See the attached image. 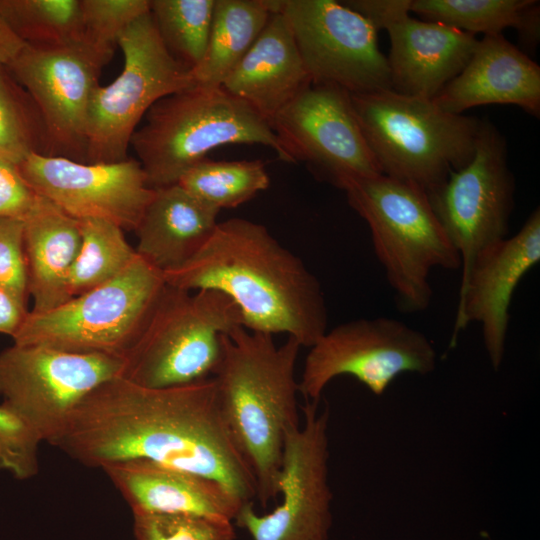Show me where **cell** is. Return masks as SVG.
Wrapping results in <instances>:
<instances>
[{"label":"cell","instance_id":"obj_16","mask_svg":"<svg viewBox=\"0 0 540 540\" xmlns=\"http://www.w3.org/2000/svg\"><path fill=\"white\" fill-rule=\"evenodd\" d=\"M292 163L303 162L339 189L382 174L358 123L350 93L310 84L269 124Z\"/></svg>","mask_w":540,"mask_h":540},{"label":"cell","instance_id":"obj_25","mask_svg":"<svg viewBox=\"0 0 540 540\" xmlns=\"http://www.w3.org/2000/svg\"><path fill=\"white\" fill-rule=\"evenodd\" d=\"M270 15L265 0H215L206 51L192 69L195 84L220 87L257 39Z\"/></svg>","mask_w":540,"mask_h":540},{"label":"cell","instance_id":"obj_31","mask_svg":"<svg viewBox=\"0 0 540 540\" xmlns=\"http://www.w3.org/2000/svg\"><path fill=\"white\" fill-rule=\"evenodd\" d=\"M0 17L26 44L82 39L80 0H0Z\"/></svg>","mask_w":540,"mask_h":540},{"label":"cell","instance_id":"obj_29","mask_svg":"<svg viewBox=\"0 0 540 540\" xmlns=\"http://www.w3.org/2000/svg\"><path fill=\"white\" fill-rule=\"evenodd\" d=\"M46 130L28 91L0 64V158L15 164L31 154L46 155Z\"/></svg>","mask_w":540,"mask_h":540},{"label":"cell","instance_id":"obj_32","mask_svg":"<svg viewBox=\"0 0 540 540\" xmlns=\"http://www.w3.org/2000/svg\"><path fill=\"white\" fill-rule=\"evenodd\" d=\"M149 10L150 0H80L82 40L114 52L121 35Z\"/></svg>","mask_w":540,"mask_h":540},{"label":"cell","instance_id":"obj_24","mask_svg":"<svg viewBox=\"0 0 540 540\" xmlns=\"http://www.w3.org/2000/svg\"><path fill=\"white\" fill-rule=\"evenodd\" d=\"M23 221L30 311L43 313L72 299L68 277L81 244L79 220L37 194Z\"/></svg>","mask_w":540,"mask_h":540},{"label":"cell","instance_id":"obj_15","mask_svg":"<svg viewBox=\"0 0 540 540\" xmlns=\"http://www.w3.org/2000/svg\"><path fill=\"white\" fill-rule=\"evenodd\" d=\"M280 13L311 84L338 86L350 94L391 89L378 31L365 17L333 0H283Z\"/></svg>","mask_w":540,"mask_h":540},{"label":"cell","instance_id":"obj_34","mask_svg":"<svg viewBox=\"0 0 540 540\" xmlns=\"http://www.w3.org/2000/svg\"><path fill=\"white\" fill-rule=\"evenodd\" d=\"M41 442L23 420L0 404V471L17 480L36 476Z\"/></svg>","mask_w":540,"mask_h":540},{"label":"cell","instance_id":"obj_5","mask_svg":"<svg viewBox=\"0 0 540 540\" xmlns=\"http://www.w3.org/2000/svg\"><path fill=\"white\" fill-rule=\"evenodd\" d=\"M349 205L370 228L373 248L406 313L426 310L432 301L430 272L456 270L461 258L449 241L426 192L383 174L349 182L343 189Z\"/></svg>","mask_w":540,"mask_h":540},{"label":"cell","instance_id":"obj_36","mask_svg":"<svg viewBox=\"0 0 540 540\" xmlns=\"http://www.w3.org/2000/svg\"><path fill=\"white\" fill-rule=\"evenodd\" d=\"M37 194L22 177L18 165L0 158V218L23 220Z\"/></svg>","mask_w":540,"mask_h":540},{"label":"cell","instance_id":"obj_38","mask_svg":"<svg viewBox=\"0 0 540 540\" xmlns=\"http://www.w3.org/2000/svg\"><path fill=\"white\" fill-rule=\"evenodd\" d=\"M24 44L0 17V64H9Z\"/></svg>","mask_w":540,"mask_h":540},{"label":"cell","instance_id":"obj_6","mask_svg":"<svg viewBox=\"0 0 540 540\" xmlns=\"http://www.w3.org/2000/svg\"><path fill=\"white\" fill-rule=\"evenodd\" d=\"M350 96L383 175L427 194L471 161L481 121L392 89Z\"/></svg>","mask_w":540,"mask_h":540},{"label":"cell","instance_id":"obj_26","mask_svg":"<svg viewBox=\"0 0 540 540\" xmlns=\"http://www.w3.org/2000/svg\"><path fill=\"white\" fill-rule=\"evenodd\" d=\"M539 2L535 0H410V11L426 21L475 35H499L513 27L528 42L539 35Z\"/></svg>","mask_w":540,"mask_h":540},{"label":"cell","instance_id":"obj_21","mask_svg":"<svg viewBox=\"0 0 540 540\" xmlns=\"http://www.w3.org/2000/svg\"><path fill=\"white\" fill-rule=\"evenodd\" d=\"M432 100L454 114L479 105L514 104L539 116L540 67L501 34L484 35L464 68Z\"/></svg>","mask_w":540,"mask_h":540},{"label":"cell","instance_id":"obj_30","mask_svg":"<svg viewBox=\"0 0 540 540\" xmlns=\"http://www.w3.org/2000/svg\"><path fill=\"white\" fill-rule=\"evenodd\" d=\"M215 0H150V15L168 51L194 69L206 51Z\"/></svg>","mask_w":540,"mask_h":540},{"label":"cell","instance_id":"obj_28","mask_svg":"<svg viewBox=\"0 0 540 540\" xmlns=\"http://www.w3.org/2000/svg\"><path fill=\"white\" fill-rule=\"evenodd\" d=\"M269 183L265 164L260 160L205 158L188 169L177 184L202 203L220 211L251 200L267 189Z\"/></svg>","mask_w":540,"mask_h":540},{"label":"cell","instance_id":"obj_27","mask_svg":"<svg viewBox=\"0 0 540 540\" xmlns=\"http://www.w3.org/2000/svg\"><path fill=\"white\" fill-rule=\"evenodd\" d=\"M79 225L81 244L68 277L71 298L112 280L137 256L118 225L100 219Z\"/></svg>","mask_w":540,"mask_h":540},{"label":"cell","instance_id":"obj_33","mask_svg":"<svg viewBox=\"0 0 540 540\" xmlns=\"http://www.w3.org/2000/svg\"><path fill=\"white\" fill-rule=\"evenodd\" d=\"M136 540H236L232 521L192 515L133 513Z\"/></svg>","mask_w":540,"mask_h":540},{"label":"cell","instance_id":"obj_7","mask_svg":"<svg viewBox=\"0 0 540 540\" xmlns=\"http://www.w3.org/2000/svg\"><path fill=\"white\" fill-rule=\"evenodd\" d=\"M243 326L235 303L214 290L188 291L166 283L121 376L147 388H167L212 377L222 337Z\"/></svg>","mask_w":540,"mask_h":540},{"label":"cell","instance_id":"obj_1","mask_svg":"<svg viewBox=\"0 0 540 540\" xmlns=\"http://www.w3.org/2000/svg\"><path fill=\"white\" fill-rule=\"evenodd\" d=\"M51 445L91 468L145 459L215 479L246 502L257 496L253 472L220 412L213 376L167 388L110 379L75 406Z\"/></svg>","mask_w":540,"mask_h":540},{"label":"cell","instance_id":"obj_8","mask_svg":"<svg viewBox=\"0 0 540 540\" xmlns=\"http://www.w3.org/2000/svg\"><path fill=\"white\" fill-rule=\"evenodd\" d=\"M166 286L138 254L115 278L43 313L29 310L13 343L125 358Z\"/></svg>","mask_w":540,"mask_h":540},{"label":"cell","instance_id":"obj_20","mask_svg":"<svg viewBox=\"0 0 540 540\" xmlns=\"http://www.w3.org/2000/svg\"><path fill=\"white\" fill-rule=\"evenodd\" d=\"M101 469L122 494L132 513L192 515L233 521L246 503L215 479L150 460L119 461Z\"/></svg>","mask_w":540,"mask_h":540},{"label":"cell","instance_id":"obj_23","mask_svg":"<svg viewBox=\"0 0 540 540\" xmlns=\"http://www.w3.org/2000/svg\"><path fill=\"white\" fill-rule=\"evenodd\" d=\"M218 214L179 184L156 188L135 229L136 253L162 273L175 270L209 240Z\"/></svg>","mask_w":540,"mask_h":540},{"label":"cell","instance_id":"obj_4","mask_svg":"<svg viewBox=\"0 0 540 540\" xmlns=\"http://www.w3.org/2000/svg\"><path fill=\"white\" fill-rule=\"evenodd\" d=\"M228 144L264 145L292 163L269 123L222 86L195 84L160 99L130 141L154 189L177 184L209 151Z\"/></svg>","mask_w":540,"mask_h":540},{"label":"cell","instance_id":"obj_10","mask_svg":"<svg viewBox=\"0 0 540 540\" xmlns=\"http://www.w3.org/2000/svg\"><path fill=\"white\" fill-rule=\"evenodd\" d=\"M123 367L109 355L13 343L0 351L1 404L52 444L75 406Z\"/></svg>","mask_w":540,"mask_h":540},{"label":"cell","instance_id":"obj_37","mask_svg":"<svg viewBox=\"0 0 540 540\" xmlns=\"http://www.w3.org/2000/svg\"><path fill=\"white\" fill-rule=\"evenodd\" d=\"M29 310L0 289V334L11 338L18 332Z\"/></svg>","mask_w":540,"mask_h":540},{"label":"cell","instance_id":"obj_35","mask_svg":"<svg viewBox=\"0 0 540 540\" xmlns=\"http://www.w3.org/2000/svg\"><path fill=\"white\" fill-rule=\"evenodd\" d=\"M0 289L27 306L24 221L20 219L0 218Z\"/></svg>","mask_w":540,"mask_h":540},{"label":"cell","instance_id":"obj_19","mask_svg":"<svg viewBox=\"0 0 540 540\" xmlns=\"http://www.w3.org/2000/svg\"><path fill=\"white\" fill-rule=\"evenodd\" d=\"M540 261V212L534 210L512 237L487 247L461 276L451 339L470 322L479 323L489 360L498 370L505 354L512 296L520 280Z\"/></svg>","mask_w":540,"mask_h":540},{"label":"cell","instance_id":"obj_17","mask_svg":"<svg viewBox=\"0 0 540 540\" xmlns=\"http://www.w3.org/2000/svg\"><path fill=\"white\" fill-rule=\"evenodd\" d=\"M18 168L36 194L69 216L105 220L123 230L135 231L155 192L136 158L86 163L34 153Z\"/></svg>","mask_w":540,"mask_h":540},{"label":"cell","instance_id":"obj_11","mask_svg":"<svg viewBox=\"0 0 540 540\" xmlns=\"http://www.w3.org/2000/svg\"><path fill=\"white\" fill-rule=\"evenodd\" d=\"M309 348L298 381L306 402H319L324 388L341 375L353 376L382 395L398 375H425L436 366V351L427 336L389 317L339 324Z\"/></svg>","mask_w":540,"mask_h":540},{"label":"cell","instance_id":"obj_3","mask_svg":"<svg viewBox=\"0 0 540 540\" xmlns=\"http://www.w3.org/2000/svg\"><path fill=\"white\" fill-rule=\"evenodd\" d=\"M301 347L293 337L277 346L273 335L238 326L223 335L213 374L223 420L264 508L278 495L286 432L300 423L295 369Z\"/></svg>","mask_w":540,"mask_h":540},{"label":"cell","instance_id":"obj_9","mask_svg":"<svg viewBox=\"0 0 540 540\" xmlns=\"http://www.w3.org/2000/svg\"><path fill=\"white\" fill-rule=\"evenodd\" d=\"M124 64L108 85L91 98L87 122L86 163H113L128 158L135 130L160 99L195 85L192 70L168 51L150 12L121 35Z\"/></svg>","mask_w":540,"mask_h":540},{"label":"cell","instance_id":"obj_13","mask_svg":"<svg viewBox=\"0 0 540 540\" xmlns=\"http://www.w3.org/2000/svg\"><path fill=\"white\" fill-rule=\"evenodd\" d=\"M114 52L84 40L24 44L8 68L36 103L46 130V155L86 162L91 98Z\"/></svg>","mask_w":540,"mask_h":540},{"label":"cell","instance_id":"obj_14","mask_svg":"<svg viewBox=\"0 0 540 540\" xmlns=\"http://www.w3.org/2000/svg\"><path fill=\"white\" fill-rule=\"evenodd\" d=\"M515 184L496 128L481 122L471 161L427 193L431 208L459 253L463 276L473 259L508 237Z\"/></svg>","mask_w":540,"mask_h":540},{"label":"cell","instance_id":"obj_22","mask_svg":"<svg viewBox=\"0 0 540 540\" xmlns=\"http://www.w3.org/2000/svg\"><path fill=\"white\" fill-rule=\"evenodd\" d=\"M310 84L290 27L276 13L221 86L270 124Z\"/></svg>","mask_w":540,"mask_h":540},{"label":"cell","instance_id":"obj_2","mask_svg":"<svg viewBox=\"0 0 540 540\" xmlns=\"http://www.w3.org/2000/svg\"><path fill=\"white\" fill-rule=\"evenodd\" d=\"M163 277L177 288L225 294L250 331L287 334L311 347L328 330L317 277L264 225L248 219L218 222L204 246Z\"/></svg>","mask_w":540,"mask_h":540},{"label":"cell","instance_id":"obj_18","mask_svg":"<svg viewBox=\"0 0 540 540\" xmlns=\"http://www.w3.org/2000/svg\"><path fill=\"white\" fill-rule=\"evenodd\" d=\"M359 13L390 39L387 58L391 89L432 99L464 68L478 40L475 35L409 15L410 0H348Z\"/></svg>","mask_w":540,"mask_h":540},{"label":"cell","instance_id":"obj_12","mask_svg":"<svg viewBox=\"0 0 540 540\" xmlns=\"http://www.w3.org/2000/svg\"><path fill=\"white\" fill-rule=\"evenodd\" d=\"M319 402L302 407L304 423L288 429L284 439L278 495L281 502L258 514L253 502L243 504L235 525L252 540H328L333 494L328 480L329 408Z\"/></svg>","mask_w":540,"mask_h":540}]
</instances>
